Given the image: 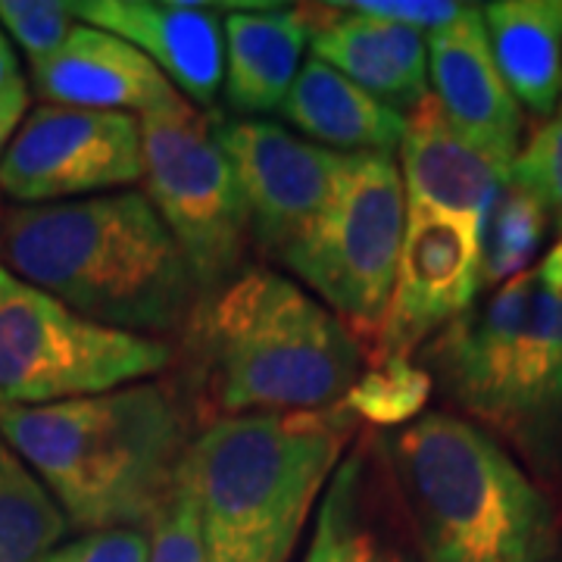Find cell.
<instances>
[{
    "label": "cell",
    "mask_w": 562,
    "mask_h": 562,
    "mask_svg": "<svg viewBox=\"0 0 562 562\" xmlns=\"http://www.w3.org/2000/svg\"><path fill=\"white\" fill-rule=\"evenodd\" d=\"M147 201L179 244L203 297L244 272L250 213L213 122L184 98L140 116Z\"/></svg>",
    "instance_id": "9c48e42d"
},
{
    "label": "cell",
    "mask_w": 562,
    "mask_h": 562,
    "mask_svg": "<svg viewBox=\"0 0 562 562\" xmlns=\"http://www.w3.org/2000/svg\"><path fill=\"white\" fill-rule=\"evenodd\" d=\"M203 394L225 416L319 413L357 384L366 353L328 306L276 269H244L191 322Z\"/></svg>",
    "instance_id": "5b68a950"
},
{
    "label": "cell",
    "mask_w": 562,
    "mask_h": 562,
    "mask_svg": "<svg viewBox=\"0 0 562 562\" xmlns=\"http://www.w3.org/2000/svg\"><path fill=\"white\" fill-rule=\"evenodd\" d=\"M303 562H419L379 435H360L335 469Z\"/></svg>",
    "instance_id": "9a60e30c"
},
{
    "label": "cell",
    "mask_w": 562,
    "mask_h": 562,
    "mask_svg": "<svg viewBox=\"0 0 562 562\" xmlns=\"http://www.w3.org/2000/svg\"><path fill=\"white\" fill-rule=\"evenodd\" d=\"M20 85H25L20 72V57H16L10 38H7V32L0 29V94H7V91H13Z\"/></svg>",
    "instance_id": "4dcf8cb0"
},
{
    "label": "cell",
    "mask_w": 562,
    "mask_h": 562,
    "mask_svg": "<svg viewBox=\"0 0 562 562\" xmlns=\"http://www.w3.org/2000/svg\"><path fill=\"white\" fill-rule=\"evenodd\" d=\"M397 169L406 203L438 206L479 225L509 181V169L457 135L431 94L406 116Z\"/></svg>",
    "instance_id": "ac0fdd59"
},
{
    "label": "cell",
    "mask_w": 562,
    "mask_h": 562,
    "mask_svg": "<svg viewBox=\"0 0 562 562\" xmlns=\"http://www.w3.org/2000/svg\"><path fill=\"white\" fill-rule=\"evenodd\" d=\"M431 394H435V382L419 362H409V357H387L369 366V372L357 379V384L344 397V406L357 419L391 428L419 419Z\"/></svg>",
    "instance_id": "cb8c5ba5"
},
{
    "label": "cell",
    "mask_w": 562,
    "mask_h": 562,
    "mask_svg": "<svg viewBox=\"0 0 562 562\" xmlns=\"http://www.w3.org/2000/svg\"><path fill=\"white\" fill-rule=\"evenodd\" d=\"M482 20L513 98L553 116L562 101V0H494Z\"/></svg>",
    "instance_id": "44dd1931"
},
{
    "label": "cell",
    "mask_w": 562,
    "mask_h": 562,
    "mask_svg": "<svg viewBox=\"0 0 562 562\" xmlns=\"http://www.w3.org/2000/svg\"><path fill=\"white\" fill-rule=\"evenodd\" d=\"M419 366L462 419L562 501V294L538 269L472 303L422 347Z\"/></svg>",
    "instance_id": "3957f363"
},
{
    "label": "cell",
    "mask_w": 562,
    "mask_h": 562,
    "mask_svg": "<svg viewBox=\"0 0 562 562\" xmlns=\"http://www.w3.org/2000/svg\"><path fill=\"white\" fill-rule=\"evenodd\" d=\"M482 291L479 222L438 206L406 203L401 260L382 331L366 353V366L409 357L450 322L472 310Z\"/></svg>",
    "instance_id": "8fae6325"
},
{
    "label": "cell",
    "mask_w": 562,
    "mask_h": 562,
    "mask_svg": "<svg viewBox=\"0 0 562 562\" xmlns=\"http://www.w3.org/2000/svg\"><path fill=\"white\" fill-rule=\"evenodd\" d=\"M0 247L13 276L106 328L150 338L201 306L191 266L140 191L16 206Z\"/></svg>",
    "instance_id": "7a4b0ae2"
},
{
    "label": "cell",
    "mask_w": 562,
    "mask_h": 562,
    "mask_svg": "<svg viewBox=\"0 0 562 562\" xmlns=\"http://www.w3.org/2000/svg\"><path fill=\"white\" fill-rule=\"evenodd\" d=\"M225 98L238 113L281 110L310 44L306 10L228 13L225 22Z\"/></svg>",
    "instance_id": "ffe728a7"
},
{
    "label": "cell",
    "mask_w": 562,
    "mask_h": 562,
    "mask_svg": "<svg viewBox=\"0 0 562 562\" xmlns=\"http://www.w3.org/2000/svg\"><path fill=\"white\" fill-rule=\"evenodd\" d=\"M25 110H29V88L25 85L0 94V160L16 138L22 120H25Z\"/></svg>",
    "instance_id": "f546056e"
},
{
    "label": "cell",
    "mask_w": 562,
    "mask_h": 562,
    "mask_svg": "<svg viewBox=\"0 0 562 562\" xmlns=\"http://www.w3.org/2000/svg\"><path fill=\"white\" fill-rule=\"evenodd\" d=\"M406 228V191L391 154H347L331 203L279 260L313 288L322 306L366 344L382 331Z\"/></svg>",
    "instance_id": "52a82bcc"
},
{
    "label": "cell",
    "mask_w": 562,
    "mask_h": 562,
    "mask_svg": "<svg viewBox=\"0 0 562 562\" xmlns=\"http://www.w3.org/2000/svg\"><path fill=\"white\" fill-rule=\"evenodd\" d=\"M144 179L140 120L44 103L0 160V191L22 206L101 198Z\"/></svg>",
    "instance_id": "30bf717a"
},
{
    "label": "cell",
    "mask_w": 562,
    "mask_h": 562,
    "mask_svg": "<svg viewBox=\"0 0 562 562\" xmlns=\"http://www.w3.org/2000/svg\"><path fill=\"white\" fill-rule=\"evenodd\" d=\"M0 29L10 32L32 66L54 57L76 29L72 3L63 0H0Z\"/></svg>",
    "instance_id": "d4e9b609"
},
{
    "label": "cell",
    "mask_w": 562,
    "mask_h": 562,
    "mask_svg": "<svg viewBox=\"0 0 562 562\" xmlns=\"http://www.w3.org/2000/svg\"><path fill=\"white\" fill-rule=\"evenodd\" d=\"M379 441L419 562H562L557 503L479 425L425 413Z\"/></svg>",
    "instance_id": "277c9868"
},
{
    "label": "cell",
    "mask_w": 562,
    "mask_h": 562,
    "mask_svg": "<svg viewBox=\"0 0 562 562\" xmlns=\"http://www.w3.org/2000/svg\"><path fill=\"white\" fill-rule=\"evenodd\" d=\"M425 47L428 81L435 88L431 98L447 122L484 157L513 172V160L519 157L522 113L494 63L482 7L465 3L450 25L425 35Z\"/></svg>",
    "instance_id": "4fadbf2b"
},
{
    "label": "cell",
    "mask_w": 562,
    "mask_h": 562,
    "mask_svg": "<svg viewBox=\"0 0 562 562\" xmlns=\"http://www.w3.org/2000/svg\"><path fill=\"white\" fill-rule=\"evenodd\" d=\"M35 91L54 106L101 113H150L179 91L128 41L79 22L63 47L32 66Z\"/></svg>",
    "instance_id": "e0dca14e"
},
{
    "label": "cell",
    "mask_w": 562,
    "mask_h": 562,
    "mask_svg": "<svg viewBox=\"0 0 562 562\" xmlns=\"http://www.w3.org/2000/svg\"><path fill=\"white\" fill-rule=\"evenodd\" d=\"M69 531L50 491L0 435V562H41Z\"/></svg>",
    "instance_id": "7402d4cb"
},
{
    "label": "cell",
    "mask_w": 562,
    "mask_h": 562,
    "mask_svg": "<svg viewBox=\"0 0 562 562\" xmlns=\"http://www.w3.org/2000/svg\"><path fill=\"white\" fill-rule=\"evenodd\" d=\"M76 20L128 41L184 101L210 106L225 81V29L216 3L188 0H79Z\"/></svg>",
    "instance_id": "5bb4252c"
},
{
    "label": "cell",
    "mask_w": 562,
    "mask_h": 562,
    "mask_svg": "<svg viewBox=\"0 0 562 562\" xmlns=\"http://www.w3.org/2000/svg\"><path fill=\"white\" fill-rule=\"evenodd\" d=\"M150 535L144 528L88 531L79 541L60 543L41 562H147Z\"/></svg>",
    "instance_id": "83f0119b"
},
{
    "label": "cell",
    "mask_w": 562,
    "mask_h": 562,
    "mask_svg": "<svg viewBox=\"0 0 562 562\" xmlns=\"http://www.w3.org/2000/svg\"><path fill=\"white\" fill-rule=\"evenodd\" d=\"M306 16L316 60L338 69L375 101L403 116L428 98V47L422 32L350 13L338 3L310 7Z\"/></svg>",
    "instance_id": "2e32d148"
},
{
    "label": "cell",
    "mask_w": 562,
    "mask_h": 562,
    "mask_svg": "<svg viewBox=\"0 0 562 562\" xmlns=\"http://www.w3.org/2000/svg\"><path fill=\"white\" fill-rule=\"evenodd\" d=\"M281 116L328 150L338 147V154H391L406 128V116L316 57L301 66Z\"/></svg>",
    "instance_id": "d6986e66"
},
{
    "label": "cell",
    "mask_w": 562,
    "mask_h": 562,
    "mask_svg": "<svg viewBox=\"0 0 562 562\" xmlns=\"http://www.w3.org/2000/svg\"><path fill=\"white\" fill-rule=\"evenodd\" d=\"M0 238H3V220H0Z\"/></svg>",
    "instance_id": "d6a6232c"
},
{
    "label": "cell",
    "mask_w": 562,
    "mask_h": 562,
    "mask_svg": "<svg viewBox=\"0 0 562 562\" xmlns=\"http://www.w3.org/2000/svg\"><path fill=\"white\" fill-rule=\"evenodd\" d=\"M213 132L241 184L254 241L281 257L331 203L347 154L297 138L266 120L222 122Z\"/></svg>",
    "instance_id": "7c38bea8"
},
{
    "label": "cell",
    "mask_w": 562,
    "mask_h": 562,
    "mask_svg": "<svg viewBox=\"0 0 562 562\" xmlns=\"http://www.w3.org/2000/svg\"><path fill=\"white\" fill-rule=\"evenodd\" d=\"M350 13H362V16H375L384 22H397L416 32H438L443 25L460 16L465 3H443V0H350V3H338Z\"/></svg>",
    "instance_id": "f1b7e54d"
},
{
    "label": "cell",
    "mask_w": 562,
    "mask_h": 562,
    "mask_svg": "<svg viewBox=\"0 0 562 562\" xmlns=\"http://www.w3.org/2000/svg\"><path fill=\"white\" fill-rule=\"evenodd\" d=\"M550 213L528 188L509 179L479 225L482 238V288H501L528 272L547 238Z\"/></svg>",
    "instance_id": "603a6c76"
},
{
    "label": "cell",
    "mask_w": 562,
    "mask_h": 562,
    "mask_svg": "<svg viewBox=\"0 0 562 562\" xmlns=\"http://www.w3.org/2000/svg\"><path fill=\"white\" fill-rule=\"evenodd\" d=\"M538 276H541L543 284H550L553 291L562 294V235L560 241L550 247V254L543 257L541 266H538Z\"/></svg>",
    "instance_id": "1f68e13d"
},
{
    "label": "cell",
    "mask_w": 562,
    "mask_h": 562,
    "mask_svg": "<svg viewBox=\"0 0 562 562\" xmlns=\"http://www.w3.org/2000/svg\"><path fill=\"white\" fill-rule=\"evenodd\" d=\"M147 535H150L147 562H206L198 497H194L184 472H181L172 497L162 503L154 525L147 528Z\"/></svg>",
    "instance_id": "484cf974"
},
{
    "label": "cell",
    "mask_w": 562,
    "mask_h": 562,
    "mask_svg": "<svg viewBox=\"0 0 562 562\" xmlns=\"http://www.w3.org/2000/svg\"><path fill=\"white\" fill-rule=\"evenodd\" d=\"M0 435L85 535L150 528L194 443L188 406L154 382L50 406H0Z\"/></svg>",
    "instance_id": "6da1fadb"
},
{
    "label": "cell",
    "mask_w": 562,
    "mask_h": 562,
    "mask_svg": "<svg viewBox=\"0 0 562 562\" xmlns=\"http://www.w3.org/2000/svg\"><path fill=\"white\" fill-rule=\"evenodd\" d=\"M172 347L85 319L0 266V406H50L144 382Z\"/></svg>",
    "instance_id": "ba28073f"
},
{
    "label": "cell",
    "mask_w": 562,
    "mask_h": 562,
    "mask_svg": "<svg viewBox=\"0 0 562 562\" xmlns=\"http://www.w3.org/2000/svg\"><path fill=\"white\" fill-rule=\"evenodd\" d=\"M353 435L357 416L344 403L213 422L184 462L206 562H288Z\"/></svg>",
    "instance_id": "8992f818"
},
{
    "label": "cell",
    "mask_w": 562,
    "mask_h": 562,
    "mask_svg": "<svg viewBox=\"0 0 562 562\" xmlns=\"http://www.w3.org/2000/svg\"><path fill=\"white\" fill-rule=\"evenodd\" d=\"M509 179L528 188L562 225V106L528 138Z\"/></svg>",
    "instance_id": "4316f807"
}]
</instances>
